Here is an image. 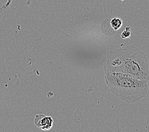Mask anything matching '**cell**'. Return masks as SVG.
<instances>
[{
  "mask_svg": "<svg viewBox=\"0 0 149 132\" xmlns=\"http://www.w3.org/2000/svg\"><path fill=\"white\" fill-rule=\"evenodd\" d=\"M104 70L105 73H121L137 80L149 81L147 56L140 49L132 45L110 52Z\"/></svg>",
  "mask_w": 149,
  "mask_h": 132,
  "instance_id": "cell-1",
  "label": "cell"
},
{
  "mask_svg": "<svg viewBox=\"0 0 149 132\" xmlns=\"http://www.w3.org/2000/svg\"><path fill=\"white\" fill-rule=\"evenodd\" d=\"M104 79L113 94L126 103H135L145 98L148 94L147 81L137 80L118 73H105Z\"/></svg>",
  "mask_w": 149,
  "mask_h": 132,
  "instance_id": "cell-2",
  "label": "cell"
},
{
  "mask_svg": "<svg viewBox=\"0 0 149 132\" xmlns=\"http://www.w3.org/2000/svg\"><path fill=\"white\" fill-rule=\"evenodd\" d=\"M34 124L42 130H49L54 124V119L51 116L38 113L35 116Z\"/></svg>",
  "mask_w": 149,
  "mask_h": 132,
  "instance_id": "cell-3",
  "label": "cell"
},
{
  "mask_svg": "<svg viewBox=\"0 0 149 132\" xmlns=\"http://www.w3.org/2000/svg\"><path fill=\"white\" fill-rule=\"evenodd\" d=\"M123 20L119 17H115L110 21L111 27L115 31L119 29L123 26Z\"/></svg>",
  "mask_w": 149,
  "mask_h": 132,
  "instance_id": "cell-4",
  "label": "cell"
},
{
  "mask_svg": "<svg viewBox=\"0 0 149 132\" xmlns=\"http://www.w3.org/2000/svg\"><path fill=\"white\" fill-rule=\"evenodd\" d=\"M131 36V31L130 27H126L125 30L121 33V38L123 39L129 38Z\"/></svg>",
  "mask_w": 149,
  "mask_h": 132,
  "instance_id": "cell-5",
  "label": "cell"
},
{
  "mask_svg": "<svg viewBox=\"0 0 149 132\" xmlns=\"http://www.w3.org/2000/svg\"><path fill=\"white\" fill-rule=\"evenodd\" d=\"M121 1H124V0H121Z\"/></svg>",
  "mask_w": 149,
  "mask_h": 132,
  "instance_id": "cell-6",
  "label": "cell"
}]
</instances>
